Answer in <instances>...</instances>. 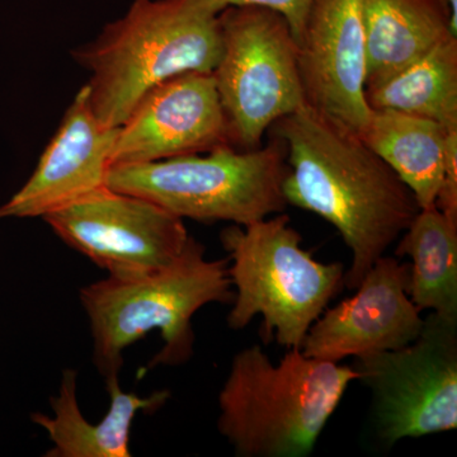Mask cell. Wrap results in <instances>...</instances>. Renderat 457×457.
<instances>
[{
	"mask_svg": "<svg viewBox=\"0 0 457 457\" xmlns=\"http://www.w3.org/2000/svg\"><path fill=\"white\" fill-rule=\"evenodd\" d=\"M228 261H210L191 237L176 261L163 269L87 286L80 302L90 321L93 362L104 378L119 375L122 353L153 330L164 345L150 366L180 365L194 352L192 317L212 303H233Z\"/></svg>",
	"mask_w": 457,
	"mask_h": 457,
	"instance_id": "cell-4",
	"label": "cell"
},
{
	"mask_svg": "<svg viewBox=\"0 0 457 457\" xmlns=\"http://www.w3.org/2000/svg\"><path fill=\"white\" fill-rule=\"evenodd\" d=\"M117 129L98 121L87 87L77 93L25 186L0 207V219L44 218L107 186Z\"/></svg>",
	"mask_w": 457,
	"mask_h": 457,
	"instance_id": "cell-13",
	"label": "cell"
},
{
	"mask_svg": "<svg viewBox=\"0 0 457 457\" xmlns=\"http://www.w3.org/2000/svg\"><path fill=\"white\" fill-rule=\"evenodd\" d=\"M366 37L365 89L413 64L433 47L457 37L447 0H362Z\"/></svg>",
	"mask_w": 457,
	"mask_h": 457,
	"instance_id": "cell-14",
	"label": "cell"
},
{
	"mask_svg": "<svg viewBox=\"0 0 457 457\" xmlns=\"http://www.w3.org/2000/svg\"><path fill=\"white\" fill-rule=\"evenodd\" d=\"M357 361L383 441L394 445L456 429V320L432 312L411 345Z\"/></svg>",
	"mask_w": 457,
	"mask_h": 457,
	"instance_id": "cell-8",
	"label": "cell"
},
{
	"mask_svg": "<svg viewBox=\"0 0 457 457\" xmlns=\"http://www.w3.org/2000/svg\"><path fill=\"white\" fill-rule=\"evenodd\" d=\"M42 219L62 242L114 278L163 269L191 239L183 219L146 198L107 186Z\"/></svg>",
	"mask_w": 457,
	"mask_h": 457,
	"instance_id": "cell-9",
	"label": "cell"
},
{
	"mask_svg": "<svg viewBox=\"0 0 457 457\" xmlns=\"http://www.w3.org/2000/svg\"><path fill=\"white\" fill-rule=\"evenodd\" d=\"M231 145L212 73L187 71L147 90L117 129L111 164L203 154ZM111 165V167H112Z\"/></svg>",
	"mask_w": 457,
	"mask_h": 457,
	"instance_id": "cell-10",
	"label": "cell"
},
{
	"mask_svg": "<svg viewBox=\"0 0 457 457\" xmlns=\"http://www.w3.org/2000/svg\"><path fill=\"white\" fill-rule=\"evenodd\" d=\"M216 11L228 7H261L278 12L287 21L295 38H299L312 0H207Z\"/></svg>",
	"mask_w": 457,
	"mask_h": 457,
	"instance_id": "cell-19",
	"label": "cell"
},
{
	"mask_svg": "<svg viewBox=\"0 0 457 457\" xmlns=\"http://www.w3.org/2000/svg\"><path fill=\"white\" fill-rule=\"evenodd\" d=\"M296 42L306 104L360 134L372 111L362 0H312Z\"/></svg>",
	"mask_w": 457,
	"mask_h": 457,
	"instance_id": "cell-11",
	"label": "cell"
},
{
	"mask_svg": "<svg viewBox=\"0 0 457 457\" xmlns=\"http://www.w3.org/2000/svg\"><path fill=\"white\" fill-rule=\"evenodd\" d=\"M450 130L425 117L372 108L359 137L411 188L420 209H426L436 206Z\"/></svg>",
	"mask_w": 457,
	"mask_h": 457,
	"instance_id": "cell-16",
	"label": "cell"
},
{
	"mask_svg": "<svg viewBox=\"0 0 457 457\" xmlns=\"http://www.w3.org/2000/svg\"><path fill=\"white\" fill-rule=\"evenodd\" d=\"M221 54L213 69L231 145L255 149L270 126L305 104L297 42L278 12L228 7L219 13Z\"/></svg>",
	"mask_w": 457,
	"mask_h": 457,
	"instance_id": "cell-7",
	"label": "cell"
},
{
	"mask_svg": "<svg viewBox=\"0 0 457 457\" xmlns=\"http://www.w3.org/2000/svg\"><path fill=\"white\" fill-rule=\"evenodd\" d=\"M408 284V264L394 257L378 258L353 296L324 312L312 324L303 353L339 363L411 345L425 320L409 297Z\"/></svg>",
	"mask_w": 457,
	"mask_h": 457,
	"instance_id": "cell-12",
	"label": "cell"
},
{
	"mask_svg": "<svg viewBox=\"0 0 457 457\" xmlns=\"http://www.w3.org/2000/svg\"><path fill=\"white\" fill-rule=\"evenodd\" d=\"M449 2L451 9H453V14L457 16V0H447Z\"/></svg>",
	"mask_w": 457,
	"mask_h": 457,
	"instance_id": "cell-21",
	"label": "cell"
},
{
	"mask_svg": "<svg viewBox=\"0 0 457 457\" xmlns=\"http://www.w3.org/2000/svg\"><path fill=\"white\" fill-rule=\"evenodd\" d=\"M399 237L396 257L411 258L408 294L418 311L457 321V220L437 206L420 209Z\"/></svg>",
	"mask_w": 457,
	"mask_h": 457,
	"instance_id": "cell-17",
	"label": "cell"
},
{
	"mask_svg": "<svg viewBox=\"0 0 457 457\" xmlns=\"http://www.w3.org/2000/svg\"><path fill=\"white\" fill-rule=\"evenodd\" d=\"M369 106L425 117L457 128V37L442 41L413 64L365 89Z\"/></svg>",
	"mask_w": 457,
	"mask_h": 457,
	"instance_id": "cell-18",
	"label": "cell"
},
{
	"mask_svg": "<svg viewBox=\"0 0 457 457\" xmlns=\"http://www.w3.org/2000/svg\"><path fill=\"white\" fill-rule=\"evenodd\" d=\"M221 243L234 290L228 326L245 329L257 315L262 333L286 350H302L312 324L345 284L341 263H323L303 248L286 213L225 228Z\"/></svg>",
	"mask_w": 457,
	"mask_h": 457,
	"instance_id": "cell-5",
	"label": "cell"
},
{
	"mask_svg": "<svg viewBox=\"0 0 457 457\" xmlns=\"http://www.w3.org/2000/svg\"><path fill=\"white\" fill-rule=\"evenodd\" d=\"M287 171L285 144L276 137L255 149L221 145L206 155L112 165L107 187L146 198L180 219L245 227L285 212Z\"/></svg>",
	"mask_w": 457,
	"mask_h": 457,
	"instance_id": "cell-6",
	"label": "cell"
},
{
	"mask_svg": "<svg viewBox=\"0 0 457 457\" xmlns=\"http://www.w3.org/2000/svg\"><path fill=\"white\" fill-rule=\"evenodd\" d=\"M220 54L219 12L207 0H134L74 57L90 73L93 112L114 129L147 90L187 71L212 73Z\"/></svg>",
	"mask_w": 457,
	"mask_h": 457,
	"instance_id": "cell-2",
	"label": "cell"
},
{
	"mask_svg": "<svg viewBox=\"0 0 457 457\" xmlns=\"http://www.w3.org/2000/svg\"><path fill=\"white\" fill-rule=\"evenodd\" d=\"M436 206L445 215L457 220V129L447 134L444 176Z\"/></svg>",
	"mask_w": 457,
	"mask_h": 457,
	"instance_id": "cell-20",
	"label": "cell"
},
{
	"mask_svg": "<svg viewBox=\"0 0 457 457\" xmlns=\"http://www.w3.org/2000/svg\"><path fill=\"white\" fill-rule=\"evenodd\" d=\"M110 409L99 423H89L83 417L77 399V372H62L59 395L51 399L54 417L33 413L36 425L46 429L53 449L47 457H129L130 432L135 417L141 411H155L170 396L158 392L149 398L122 392L119 375L106 378Z\"/></svg>",
	"mask_w": 457,
	"mask_h": 457,
	"instance_id": "cell-15",
	"label": "cell"
},
{
	"mask_svg": "<svg viewBox=\"0 0 457 457\" xmlns=\"http://www.w3.org/2000/svg\"><path fill=\"white\" fill-rule=\"evenodd\" d=\"M285 144L287 204L332 224L350 249L354 290L420 212L416 196L357 132L308 104L273 125Z\"/></svg>",
	"mask_w": 457,
	"mask_h": 457,
	"instance_id": "cell-1",
	"label": "cell"
},
{
	"mask_svg": "<svg viewBox=\"0 0 457 457\" xmlns=\"http://www.w3.org/2000/svg\"><path fill=\"white\" fill-rule=\"evenodd\" d=\"M361 374L287 350L275 365L260 345L236 354L219 394V432L240 457L311 455Z\"/></svg>",
	"mask_w": 457,
	"mask_h": 457,
	"instance_id": "cell-3",
	"label": "cell"
}]
</instances>
